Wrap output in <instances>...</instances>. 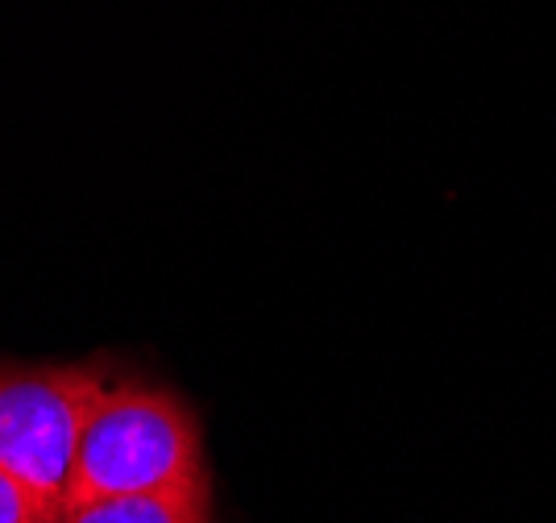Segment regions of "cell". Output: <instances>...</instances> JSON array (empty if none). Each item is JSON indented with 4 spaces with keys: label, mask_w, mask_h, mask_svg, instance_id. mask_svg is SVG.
Wrapping results in <instances>:
<instances>
[{
    "label": "cell",
    "mask_w": 556,
    "mask_h": 523,
    "mask_svg": "<svg viewBox=\"0 0 556 523\" xmlns=\"http://www.w3.org/2000/svg\"><path fill=\"white\" fill-rule=\"evenodd\" d=\"M191 482H208L204 440L191 408L175 390L154 383L109 378L79 433L63 507L175 490Z\"/></svg>",
    "instance_id": "6da1fadb"
},
{
    "label": "cell",
    "mask_w": 556,
    "mask_h": 523,
    "mask_svg": "<svg viewBox=\"0 0 556 523\" xmlns=\"http://www.w3.org/2000/svg\"><path fill=\"white\" fill-rule=\"evenodd\" d=\"M104 387L100 365L0 370V470L50 499H67L79 433Z\"/></svg>",
    "instance_id": "7a4b0ae2"
},
{
    "label": "cell",
    "mask_w": 556,
    "mask_h": 523,
    "mask_svg": "<svg viewBox=\"0 0 556 523\" xmlns=\"http://www.w3.org/2000/svg\"><path fill=\"white\" fill-rule=\"evenodd\" d=\"M63 523H212V478L175 490L79 502L63 511Z\"/></svg>",
    "instance_id": "3957f363"
},
{
    "label": "cell",
    "mask_w": 556,
    "mask_h": 523,
    "mask_svg": "<svg viewBox=\"0 0 556 523\" xmlns=\"http://www.w3.org/2000/svg\"><path fill=\"white\" fill-rule=\"evenodd\" d=\"M0 523H63V502L0 470Z\"/></svg>",
    "instance_id": "277c9868"
}]
</instances>
